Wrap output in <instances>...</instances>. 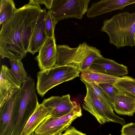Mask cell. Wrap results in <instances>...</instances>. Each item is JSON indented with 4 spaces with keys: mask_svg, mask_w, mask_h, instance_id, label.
Here are the masks:
<instances>
[{
    "mask_svg": "<svg viewBox=\"0 0 135 135\" xmlns=\"http://www.w3.org/2000/svg\"><path fill=\"white\" fill-rule=\"evenodd\" d=\"M46 12L45 9H43L31 38L28 52L33 55L39 51L47 38L45 29V20Z\"/></svg>",
    "mask_w": 135,
    "mask_h": 135,
    "instance_id": "9a60e30c",
    "label": "cell"
},
{
    "mask_svg": "<svg viewBox=\"0 0 135 135\" xmlns=\"http://www.w3.org/2000/svg\"><path fill=\"white\" fill-rule=\"evenodd\" d=\"M57 135H63V134H62L61 133V134H59Z\"/></svg>",
    "mask_w": 135,
    "mask_h": 135,
    "instance_id": "4dcf8cb0",
    "label": "cell"
},
{
    "mask_svg": "<svg viewBox=\"0 0 135 135\" xmlns=\"http://www.w3.org/2000/svg\"><path fill=\"white\" fill-rule=\"evenodd\" d=\"M109 135H111L110 134H109Z\"/></svg>",
    "mask_w": 135,
    "mask_h": 135,
    "instance_id": "1f68e13d",
    "label": "cell"
},
{
    "mask_svg": "<svg viewBox=\"0 0 135 135\" xmlns=\"http://www.w3.org/2000/svg\"><path fill=\"white\" fill-rule=\"evenodd\" d=\"M113 84L119 91L135 97V80L120 81Z\"/></svg>",
    "mask_w": 135,
    "mask_h": 135,
    "instance_id": "7402d4cb",
    "label": "cell"
},
{
    "mask_svg": "<svg viewBox=\"0 0 135 135\" xmlns=\"http://www.w3.org/2000/svg\"><path fill=\"white\" fill-rule=\"evenodd\" d=\"M20 89L18 114L13 135H20L39 104L36 92L35 81L31 77H28Z\"/></svg>",
    "mask_w": 135,
    "mask_h": 135,
    "instance_id": "277c9868",
    "label": "cell"
},
{
    "mask_svg": "<svg viewBox=\"0 0 135 135\" xmlns=\"http://www.w3.org/2000/svg\"><path fill=\"white\" fill-rule=\"evenodd\" d=\"M134 42H135V33L134 34Z\"/></svg>",
    "mask_w": 135,
    "mask_h": 135,
    "instance_id": "f1b7e54d",
    "label": "cell"
},
{
    "mask_svg": "<svg viewBox=\"0 0 135 135\" xmlns=\"http://www.w3.org/2000/svg\"><path fill=\"white\" fill-rule=\"evenodd\" d=\"M97 84L108 98L112 105L116 94L119 91V90L113 83H100Z\"/></svg>",
    "mask_w": 135,
    "mask_h": 135,
    "instance_id": "603a6c76",
    "label": "cell"
},
{
    "mask_svg": "<svg viewBox=\"0 0 135 135\" xmlns=\"http://www.w3.org/2000/svg\"><path fill=\"white\" fill-rule=\"evenodd\" d=\"M103 57L100 50L95 47L83 61L80 71L89 69L93 61L96 59Z\"/></svg>",
    "mask_w": 135,
    "mask_h": 135,
    "instance_id": "d4e9b609",
    "label": "cell"
},
{
    "mask_svg": "<svg viewBox=\"0 0 135 135\" xmlns=\"http://www.w3.org/2000/svg\"><path fill=\"white\" fill-rule=\"evenodd\" d=\"M80 73V78L88 82L97 84L114 83L120 81L135 80V79L128 76L120 77L112 76L93 71L88 69L83 70Z\"/></svg>",
    "mask_w": 135,
    "mask_h": 135,
    "instance_id": "e0dca14e",
    "label": "cell"
},
{
    "mask_svg": "<svg viewBox=\"0 0 135 135\" xmlns=\"http://www.w3.org/2000/svg\"><path fill=\"white\" fill-rule=\"evenodd\" d=\"M112 107L119 115L133 116L135 112V97L119 90Z\"/></svg>",
    "mask_w": 135,
    "mask_h": 135,
    "instance_id": "2e32d148",
    "label": "cell"
},
{
    "mask_svg": "<svg viewBox=\"0 0 135 135\" xmlns=\"http://www.w3.org/2000/svg\"><path fill=\"white\" fill-rule=\"evenodd\" d=\"M63 135H87L85 133L78 130L74 127L68 128L62 134Z\"/></svg>",
    "mask_w": 135,
    "mask_h": 135,
    "instance_id": "4316f807",
    "label": "cell"
},
{
    "mask_svg": "<svg viewBox=\"0 0 135 135\" xmlns=\"http://www.w3.org/2000/svg\"><path fill=\"white\" fill-rule=\"evenodd\" d=\"M121 135H135V123L131 122L123 125Z\"/></svg>",
    "mask_w": 135,
    "mask_h": 135,
    "instance_id": "484cf974",
    "label": "cell"
},
{
    "mask_svg": "<svg viewBox=\"0 0 135 135\" xmlns=\"http://www.w3.org/2000/svg\"><path fill=\"white\" fill-rule=\"evenodd\" d=\"M55 36L47 38L36 57L41 70L50 68L56 64L57 49Z\"/></svg>",
    "mask_w": 135,
    "mask_h": 135,
    "instance_id": "7c38bea8",
    "label": "cell"
},
{
    "mask_svg": "<svg viewBox=\"0 0 135 135\" xmlns=\"http://www.w3.org/2000/svg\"><path fill=\"white\" fill-rule=\"evenodd\" d=\"M15 4L13 0H1L0 1V25L7 21L16 11Z\"/></svg>",
    "mask_w": 135,
    "mask_h": 135,
    "instance_id": "ffe728a7",
    "label": "cell"
},
{
    "mask_svg": "<svg viewBox=\"0 0 135 135\" xmlns=\"http://www.w3.org/2000/svg\"><path fill=\"white\" fill-rule=\"evenodd\" d=\"M80 80L86 86L91 90L104 104L110 109L113 110L110 101L97 84L88 82L81 78Z\"/></svg>",
    "mask_w": 135,
    "mask_h": 135,
    "instance_id": "44dd1931",
    "label": "cell"
},
{
    "mask_svg": "<svg viewBox=\"0 0 135 135\" xmlns=\"http://www.w3.org/2000/svg\"><path fill=\"white\" fill-rule=\"evenodd\" d=\"M78 66L70 64L56 65L49 69L40 70L37 74L36 89L42 97L50 89L63 82L79 76Z\"/></svg>",
    "mask_w": 135,
    "mask_h": 135,
    "instance_id": "3957f363",
    "label": "cell"
},
{
    "mask_svg": "<svg viewBox=\"0 0 135 135\" xmlns=\"http://www.w3.org/2000/svg\"><path fill=\"white\" fill-rule=\"evenodd\" d=\"M82 115L80 106L78 105L67 114L59 117H49L38 127L34 133L38 135H57L62 133L75 119Z\"/></svg>",
    "mask_w": 135,
    "mask_h": 135,
    "instance_id": "ba28073f",
    "label": "cell"
},
{
    "mask_svg": "<svg viewBox=\"0 0 135 135\" xmlns=\"http://www.w3.org/2000/svg\"><path fill=\"white\" fill-rule=\"evenodd\" d=\"M88 69L117 76H125L128 73L127 68L125 66L103 57L95 60Z\"/></svg>",
    "mask_w": 135,
    "mask_h": 135,
    "instance_id": "4fadbf2b",
    "label": "cell"
},
{
    "mask_svg": "<svg viewBox=\"0 0 135 135\" xmlns=\"http://www.w3.org/2000/svg\"><path fill=\"white\" fill-rule=\"evenodd\" d=\"M101 31L108 35L109 42L117 49L135 46V12H124L104 20Z\"/></svg>",
    "mask_w": 135,
    "mask_h": 135,
    "instance_id": "7a4b0ae2",
    "label": "cell"
},
{
    "mask_svg": "<svg viewBox=\"0 0 135 135\" xmlns=\"http://www.w3.org/2000/svg\"><path fill=\"white\" fill-rule=\"evenodd\" d=\"M47 110L51 116L59 117L70 112L78 104L72 102L70 95L55 96L44 99L41 103Z\"/></svg>",
    "mask_w": 135,
    "mask_h": 135,
    "instance_id": "30bf717a",
    "label": "cell"
},
{
    "mask_svg": "<svg viewBox=\"0 0 135 135\" xmlns=\"http://www.w3.org/2000/svg\"><path fill=\"white\" fill-rule=\"evenodd\" d=\"M49 111L42 104H39L29 118L20 135H31L47 118L51 116Z\"/></svg>",
    "mask_w": 135,
    "mask_h": 135,
    "instance_id": "ac0fdd59",
    "label": "cell"
},
{
    "mask_svg": "<svg viewBox=\"0 0 135 135\" xmlns=\"http://www.w3.org/2000/svg\"><path fill=\"white\" fill-rule=\"evenodd\" d=\"M20 89L0 105V135H13L18 114Z\"/></svg>",
    "mask_w": 135,
    "mask_h": 135,
    "instance_id": "52a82bcc",
    "label": "cell"
},
{
    "mask_svg": "<svg viewBox=\"0 0 135 135\" xmlns=\"http://www.w3.org/2000/svg\"><path fill=\"white\" fill-rule=\"evenodd\" d=\"M54 0H33L35 2L39 4H44L47 8L51 10L52 8Z\"/></svg>",
    "mask_w": 135,
    "mask_h": 135,
    "instance_id": "83f0119b",
    "label": "cell"
},
{
    "mask_svg": "<svg viewBox=\"0 0 135 135\" xmlns=\"http://www.w3.org/2000/svg\"><path fill=\"white\" fill-rule=\"evenodd\" d=\"M135 3V0H102L92 3L87 12V16L92 18L116 10H122Z\"/></svg>",
    "mask_w": 135,
    "mask_h": 135,
    "instance_id": "8fae6325",
    "label": "cell"
},
{
    "mask_svg": "<svg viewBox=\"0 0 135 135\" xmlns=\"http://www.w3.org/2000/svg\"><path fill=\"white\" fill-rule=\"evenodd\" d=\"M11 68L10 70L20 86L27 79L28 77L21 60H10Z\"/></svg>",
    "mask_w": 135,
    "mask_h": 135,
    "instance_id": "d6986e66",
    "label": "cell"
},
{
    "mask_svg": "<svg viewBox=\"0 0 135 135\" xmlns=\"http://www.w3.org/2000/svg\"><path fill=\"white\" fill-rule=\"evenodd\" d=\"M57 23L52 17L51 10H49L46 12L45 20V31L47 38L54 36V30Z\"/></svg>",
    "mask_w": 135,
    "mask_h": 135,
    "instance_id": "cb8c5ba5",
    "label": "cell"
},
{
    "mask_svg": "<svg viewBox=\"0 0 135 135\" xmlns=\"http://www.w3.org/2000/svg\"><path fill=\"white\" fill-rule=\"evenodd\" d=\"M83 105V109L94 116L101 124L112 122L121 125L125 123L124 119L115 114L112 109L104 104L88 87Z\"/></svg>",
    "mask_w": 135,
    "mask_h": 135,
    "instance_id": "5b68a950",
    "label": "cell"
},
{
    "mask_svg": "<svg viewBox=\"0 0 135 135\" xmlns=\"http://www.w3.org/2000/svg\"><path fill=\"white\" fill-rule=\"evenodd\" d=\"M31 135H38L36 134L35 133H33V134Z\"/></svg>",
    "mask_w": 135,
    "mask_h": 135,
    "instance_id": "f546056e",
    "label": "cell"
},
{
    "mask_svg": "<svg viewBox=\"0 0 135 135\" xmlns=\"http://www.w3.org/2000/svg\"><path fill=\"white\" fill-rule=\"evenodd\" d=\"M42 11L39 5L30 0L28 3L17 9L2 25L0 31V55L2 58L21 60L26 56Z\"/></svg>",
    "mask_w": 135,
    "mask_h": 135,
    "instance_id": "6da1fadb",
    "label": "cell"
},
{
    "mask_svg": "<svg viewBox=\"0 0 135 135\" xmlns=\"http://www.w3.org/2000/svg\"><path fill=\"white\" fill-rule=\"evenodd\" d=\"M95 47L86 42L80 44L75 48L71 47L66 45H57L56 65H76L78 66L81 72L83 61Z\"/></svg>",
    "mask_w": 135,
    "mask_h": 135,
    "instance_id": "9c48e42d",
    "label": "cell"
},
{
    "mask_svg": "<svg viewBox=\"0 0 135 135\" xmlns=\"http://www.w3.org/2000/svg\"><path fill=\"white\" fill-rule=\"evenodd\" d=\"M21 88L10 69L6 65H2L0 72V105Z\"/></svg>",
    "mask_w": 135,
    "mask_h": 135,
    "instance_id": "5bb4252c",
    "label": "cell"
},
{
    "mask_svg": "<svg viewBox=\"0 0 135 135\" xmlns=\"http://www.w3.org/2000/svg\"><path fill=\"white\" fill-rule=\"evenodd\" d=\"M90 0H54L50 10L52 18L57 22L69 18L82 19L87 12Z\"/></svg>",
    "mask_w": 135,
    "mask_h": 135,
    "instance_id": "8992f818",
    "label": "cell"
}]
</instances>
